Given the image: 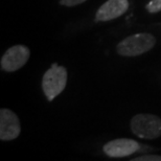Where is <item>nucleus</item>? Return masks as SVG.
I'll return each mask as SVG.
<instances>
[{
    "mask_svg": "<svg viewBox=\"0 0 161 161\" xmlns=\"http://www.w3.org/2000/svg\"><path fill=\"white\" fill-rule=\"evenodd\" d=\"M67 84V70L64 66L53 64L44 73L42 79V88L46 98L49 102L63 92Z\"/></svg>",
    "mask_w": 161,
    "mask_h": 161,
    "instance_id": "obj_2",
    "label": "nucleus"
},
{
    "mask_svg": "<svg viewBox=\"0 0 161 161\" xmlns=\"http://www.w3.org/2000/svg\"><path fill=\"white\" fill-rule=\"evenodd\" d=\"M140 144L136 140L129 138H117L107 142L103 147L105 154L111 158H122L136 153Z\"/></svg>",
    "mask_w": 161,
    "mask_h": 161,
    "instance_id": "obj_6",
    "label": "nucleus"
},
{
    "mask_svg": "<svg viewBox=\"0 0 161 161\" xmlns=\"http://www.w3.org/2000/svg\"><path fill=\"white\" fill-rule=\"evenodd\" d=\"M86 0H60V3L64 6H68V8H71V6H75L79 5L80 3L85 2Z\"/></svg>",
    "mask_w": 161,
    "mask_h": 161,
    "instance_id": "obj_10",
    "label": "nucleus"
},
{
    "mask_svg": "<svg viewBox=\"0 0 161 161\" xmlns=\"http://www.w3.org/2000/svg\"><path fill=\"white\" fill-rule=\"evenodd\" d=\"M156 39L152 34L139 33L121 40L116 46V51L122 57H137L155 46Z\"/></svg>",
    "mask_w": 161,
    "mask_h": 161,
    "instance_id": "obj_1",
    "label": "nucleus"
},
{
    "mask_svg": "<svg viewBox=\"0 0 161 161\" xmlns=\"http://www.w3.org/2000/svg\"><path fill=\"white\" fill-rule=\"evenodd\" d=\"M147 11L150 14H155V13L161 12V0H151L147 4Z\"/></svg>",
    "mask_w": 161,
    "mask_h": 161,
    "instance_id": "obj_8",
    "label": "nucleus"
},
{
    "mask_svg": "<svg viewBox=\"0 0 161 161\" xmlns=\"http://www.w3.org/2000/svg\"><path fill=\"white\" fill-rule=\"evenodd\" d=\"M129 6V0H107L96 12L95 21L106 22L116 19L128 11Z\"/></svg>",
    "mask_w": 161,
    "mask_h": 161,
    "instance_id": "obj_7",
    "label": "nucleus"
},
{
    "mask_svg": "<svg viewBox=\"0 0 161 161\" xmlns=\"http://www.w3.org/2000/svg\"><path fill=\"white\" fill-rule=\"evenodd\" d=\"M133 161H161V156L159 155H143L137 158H133Z\"/></svg>",
    "mask_w": 161,
    "mask_h": 161,
    "instance_id": "obj_9",
    "label": "nucleus"
},
{
    "mask_svg": "<svg viewBox=\"0 0 161 161\" xmlns=\"http://www.w3.org/2000/svg\"><path fill=\"white\" fill-rule=\"evenodd\" d=\"M131 131L141 139H155L161 136V118L154 114H136L131 119Z\"/></svg>",
    "mask_w": 161,
    "mask_h": 161,
    "instance_id": "obj_3",
    "label": "nucleus"
},
{
    "mask_svg": "<svg viewBox=\"0 0 161 161\" xmlns=\"http://www.w3.org/2000/svg\"><path fill=\"white\" fill-rule=\"evenodd\" d=\"M21 132V125L15 112L2 108L0 110V139L8 141L16 139Z\"/></svg>",
    "mask_w": 161,
    "mask_h": 161,
    "instance_id": "obj_5",
    "label": "nucleus"
},
{
    "mask_svg": "<svg viewBox=\"0 0 161 161\" xmlns=\"http://www.w3.org/2000/svg\"><path fill=\"white\" fill-rule=\"evenodd\" d=\"M31 51L25 45H15L9 47L1 58V68L6 72H14L22 68L30 60Z\"/></svg>",
    "mask_w": 161,
    "mask_h": 161,
    "instance_id": "obj_4",
    "label": "nucleus"
}]
</instances>
